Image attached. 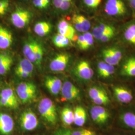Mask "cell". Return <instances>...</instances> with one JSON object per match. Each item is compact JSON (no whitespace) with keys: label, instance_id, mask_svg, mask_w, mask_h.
<instances>
[{"label":"cell","instance_id":"83f0119b","mask_svg":"<svg viewBox=\"0 0 135 135\" xmlns=\"http://www.w3.org/2000/svg\"><path fill=\"white\" fill-rule=\"evenodd\" d=\"M53 42L56 47L63 48L68 47L71 44V41L65 36L58 33L54 36Z\"/></svg>","mask_w":135,"mask_h":135},{"label":"cell","instance_id":"f546056e","mask_svg":"<svg viewBox=\"0 0 135 135\" xmlns=\"http://www.w3.org/2000/svg\"><path fill=\"white\" fill-rule=\"evenodd\" d=\"M44 55V50L42 46L38 43L37 42L35 46V57L36 62L35 64L36 65L40 66L42 63Z\"/></svg>","mask_w":135,"mask_h":135},{"label":"cell","instance_id":"ba28073f","mask_svg":"<svg viewBox=\"0 0 135 135\" xmlns=\"http://www.w3.org/2000/svg\"><path fill=\"white\" fill-rule=\"evenodd\" d=\"M69 60L70 56L68 54H59L51 61L49 67L54 72H63L67 67Z\"/></svg>","mask_w":135,"mask_h":135},{"label":"cell","instance_id":"8992f818","mask_svg":"<svg viewBox=\"0 0 135 135\" xmlns=\"http://www.w3.org/2000/svg\"><path fill=\"white\" fill-rule=\"evenodd\" d=\"M0 105L12 109L19 107L18 98L11 88H5L0 93Z\"/></svg>","mask_w":135,"mask_h":135},{"label":"cell","instance_id":"d590c367","mask_svg":"<svg viewBox=\"0 0 135 135\" xmlns=\"http://www.w3.org/2000/svg\"><path fill=\"white\" fill-rule=\"evenodd\" d=\"M9 6V2L8 0H0V16L5 15Z\"/></svg>","mask_w":135,"mask_h":135},{"label":"cell","instance_id":"ffe728a7","mask_svg":"<svg viewBox=\"0 0 135 135\" xmlns=\"http://www.w3.org/2000/svg\"><path fill=\"white\" fill-rule=\"evenodd\" d=\"M13 43L12 34L10 31L2 26L0 27V49H7Z\"/></svg>","mask_w":135,"mask_h":135},{"label":"cell","instance_id":"9c48e42d","mask_svg":"<svg viewBox=\"0 0 135 135\" xmlns=\"http://www.w3.org/2000/svg\"><path fill=\"white\" fill-rule=\"evenodd\" d=\"M63 101H72L80 96V90L71 82L66 81L62 85L61 90Z\"/></svg>","mask_w":135,"mask_h":135},{"label":"cell","instance_id":"e575fe53","mask_svg":"<svg viewBox=\"0 0 135 135\" xmlns=\"http://www.w3.org/2000/svg\"><path fill=\"white\" fill-rule=\"evenodd\" d=\"M71 135H96L93 131L88 129H79L71 132Z\"/></svg>","mask_w":135,"mask_h":135},{"label":"cell","instance_id":"7c38bea8","mask_svg":"<svg viewBox=\"0 0 135 135\" xmlns=\"http://www.w3.org/2000/svg\"><path fill=\"white\" fill-rule=\"evenodd\" d=\"M90 112L93 121L98 124L105 123L110 117L109 112L101 106L97 105L93 107Z\"/></svg>","mask_w":135,"mask_h":135},{"label":"cell","instance_id":"ac0fdd59","mask_svg":"<svg viewBox=\"0 0 135 135\" xmlns=\"http://www.w3.org/2000/svg\"><path fill=\"white\" fill-rule=\"evenodd\" d=\"M120 74L126 77H135V57L127 59L122 66Z\"/></svg>","mask_w":135,"mask_h":135},{"label":"cell","instance_id":"e0dca14e","mask_svg":"<svg viewBox=\"0 0 135 135\" xmlns=\"http://www.w3.org/2000/svg\"><path fill=\"white\" fill-rule=\"evenodd\" d=\"M113 92L117 100L122 103L128 104L133 100V97L131 92L123 87H115Z\"/></svg>","mask_w":135,"mask_h":135},{"label":"cell","instance_id":"5bb4252c","mask_svg":"<svg viewBox=\"0 0 135 135\" xmlns=\"http://www.w3.org/2000/svg\"><path fill=\"white\" fill-rule=\"evenodd\" d=\"M72 22L75 30L79 32L86 33L88 32L91 28L90 22L81 15H74Z\"/></svg>","mask_w":135,"mask_h":135},{"label":"cell","instance_id":"b9f144b4","mask_svg":"<svg viewBox=\"0 0 135 135\" xmlns=\"http://www.w3.org/2000/svg\"><path fill=\"white\" fill-rule=\"evenodd\" d=\"M10 57L9 55L6 54H0V65L3 63L6 59Z\"/></svg>","mask_w":135,"mask_h":135},{"label":"cell","instance_id":"5b68a950","mask_svg":"<svg viewBox=\"0 0 135 135\" xmlns=\"http://www.w3.org/2000/svg\"><path fill=\"white\" fill-rule=\"evenodd\" d=\"M21 128L24 131H31L37 128L39 121L36 115L31 109H28L22 113L20 118Z\"/></svg>","mask_w":135,"mask_h":135},{"label":"cell","instance_id":"d6986e66","mask_svg":"<svg viewBox=\"0 0 135 135\" xmlns=\"http://www.w3.org/2000/svg\"><path fill=\"white\" fill-rule=\"evenodd\" d=\"M78 46L82 50H87L90 48L94 44V37L90 32L84 33L79 36L77 40Z\"/></svg>","mask_w":135,"mask_h":135},{"label":"cell","instance_id":"7bdbcfd3","mask_svg":"<svg viewBox=\"0 0 135 135\" xmlns=\"http://www.w3.org/2000/svg\"><path fill=\"white\" fill-rule=\"evenodd\" d=\"M63 0H53V4L57 9H60Z\"/></svg>","mask_w":135,"mask_h":135},{"label":"cell","instance_id":"ee69618b","mask_svg":"<svg viewBox=\"0 0 135 135\" xmlns=\"http://www.w3.org/2000/svg\"><path fill=\"white\" fill-rule=\"evenodd\" d=\"M43 2H44V3L47 5V6H48L50 2V0H43Z\"/></svg>","mask_w":135,"mask_h":135},{"label":"cell","instance_id":"4dcf8cb0","mask_svg":"<svg viewBox=\"0 0 135 135\" xmlns=\"http://www.w3.org/2000/svg\"><path fill=\"white\" fill-rule=\"evenodd\" d=\"M13 64V59L9 57L0 65V75H3L9 71Z\"/></svg>","mask_w":135,"mask_h":135},{"label":"cell","instance_id":"ab89813d","mask_svg":"<svg viewBox=\"0 0 135 135\" xmlns=\"http://www.w3.org/2000/svg\"><path fill=\"white\" fill-rule=\"evenodd\" d=\"M71 132L69 130H57L54 135H71Z\"/></svg>","mask_w":135,"mask_h":135},{"label":"cell","instance_id":"6da1fadb","mask_svg":"<svg viewBox=\"0 0 135 135\" xmlns=\"http://www.w3.org/2000/svg\"><path fill=\"white\" fill-rule=\"evenodd\" d=\"M38 110L44 120L55 125L58 120V115L55 104L50 98H44L39 103Z\"/></svg>","mask_w":135,"mask_h":135},{"label":"cell","instance_id":"4316f807","mask_svg":"<svg viewBox=\"0 0 135 135\" xmlns=\"http://www.w3.org/2000/svg\"><path fill=\"white\" fill-rule=\"evenodd\" d=\"M61 118L64 125L66 126L71 125L74 123V112L68 107L63 108L61 112Z\"/></svg>","mask_w":135,"mask_h":135},{"label":"cell","instance_id":"30bf717a","mask_svg":"<svg viewBox=\"0 0 135 135\" xmlns=\"http://www.w3.org/2000/svg\"><path fill=\"white\" fill-rule=\"evenodd\" d=\"M34 71L33 63L26 58L22 59L15 69L16 74L20 78H27L32 76Z\"/></svg>","mask_w":135,"mask_h":135},{"label":"cell","instance_id":"3957f363","mask_svg":"<svg viewBox=\"0 0 135 135\" xmlns=\"http://www.w3.org/2000/svg\"><path fill=\"white\" fill-rule=\"evenodd\" d=\"M16 93L21 101L26 104L33 101L36 99L37 89L33 83L22 82L17 87Z\"/></svg>","mask_w":135,"mask_h":135},{"label":"cell","instance_id":"d6a6232c","mask_svg":"<svg viewBox=\"0 0 135 135\" xmlns=\"http://www.w3.org/2000/svg\"><path fill=\"white\" fill-rule=\"evenodd\" d=\"M84 5L87 8L95 10L101 5L102 0H82Z\"/></svg>","mask_w":135,"mask_h":135},{"label":"cell","instance_id":"1f68e13d","mask_svg":"<svg viewBox=\"0 0 135 135\" xmlns=\"http://www.w3.org/2000/svg\"><path fill=\"white\" fill-rule=\"evenodd\" d=\"M88 94L89 96L92 100L106 94V92L99 88L94 87L91 88L89 90Z\"/></svg>","mask_w":135,"mask_h":135},{"label":"cell","instance_id":"2e32d148","mask_svg":"<svg viewBox=\"0 0 135 135\" xmlns=\"http://www.w3.org/2000/svg\"><path fill=\"white\" fill-rule=\"evenodd\" d=\"M44 83L49 91L53 95H57L61 92L63 85L61 80L54 76L46 77Z\"/></svg>","mask_w":135,"mask_h":135},{"label":"cell","instance_id":"f35d334b","mask_svg":"<svg viewBox=\"0 0 135 135\" xmlns=\"http://www.w3.org/2000/svg\"><path fill=\"white\" fill-rule=\"evenodd\" d=\"M33 3L36 7L41 9H45L48 7L44 3L43 0H33Z\"/></svg>","mask_w":135,"mask_h":135},{"label":"cell","instance_id":"52a82bcc","mask_svg":"<svg viewBox=\"0 0 135 135\" xmlns=\"http://www.w3.org/2000/svg\"><path fill=\"white\" fill-rule=\"evenodd\" d=\"M102 55L104 62L115 66L121 61L123 54L118 48L109 47L103 50Z\"/></svg>","mask_w":135,"mask_h":135},{"label":"cell","instance_id":"d4e9b609","mask_svg":"<svg viewBox=\"0 0 135 135\" xmlns=\"http://www.w3.org/2000/svg\"><path fill=\"white\" fill-rule=\"evenodd\" d=\"M74 113L75 124L80 127L84 125L87 119L86 112L85 109L81 106L76 107Z\"/></svg>","mask_w":135,"mask_h":135},{"label":"cell","instance_id":"60d3db41","mask_svg":"<svg viewBox=\"0 0 135 135\" xmlns=\"http://www.w3.org/2000/svg\"><path fill=\"white\" fill-rule=\"evenodd\" d=\"M127 4L135 13V0H126Z\"/></svg>","mask_w":135,"mask_h":135},{"label":"cell","instance_id":"8d00e7d4","mask_svg":"<svg viewBox=\"0 0 135 135\" xmlns=\"http://www.w3.org/2000/svg\"><path fill=\"white\" fill-rule=\"evenodd\" d=\"M115 32L116 31H112V32H109L104 33L102 36L99 41H100L103 43H105L109 41L110 40L113 38V37L115 35Z\"/></svg>","mask_w":135,"mask_h":135},{"label":"cell","instance_id":"7a4b0ae2","mask_svg":"<svg viewBox=\"0 0 135 135\" xmlns=\"http://www.w3.org/2000/svg\"><path fill=\"white\" fill-rule=\"evenodd\" d=\"M127 4L124 0H106L104 11L109 17H123L129 12Z\"/></svg>","mask_w":135,"mask_h":135},{"label":"cell","instance_id":"f1b7e54d","mask_svg":"<svg viewBox=\"0 0 135 135\" xmlns=\"http://www.w3.org/2000/svg\"><path fill=\"white\" fill-rule=\"evenodd\" d=\"M121 120L128 127L135 130V114L126 112L121 116Z\"/></svg>","mask_w":135,"mask_h":135},{"label":"cell","instance_id":"8fae6325","mask_svg":"<svg viewBox=\"0 0 135 135\" xmlns=\"http://www.w3.org/2000/svg\"><path fill=\"white\" fill-rule=\"evenodd\" d=\"M58 32L67 37L71 41L77 40L78 37L76 33V30L74 26L65 20H61L58 25Z\"/></svg>","mask_w":135,"mask_h":135},{"label":"cell","instance_id":"74e56055","mask_svg":"<svg viewBox=\"0 0 135 135\" xmlns=\"http://www.w3.org/2000/svg\"><path fill=\"white\" fill-rule=\"evenodd\" d=\"M72 1L73 0H63L60 9L64 11L68 10L72 5Z\"/></svg>","mask_w":135,"mask_h":135},{"label":"cell","instance_id":"9a60e30c","mask_svg":"<svg viewBox=\"0 0 135 135\" xmlns=\"http://www.w3.org/2000/svg\"><path fill=\"white\" fill-rule=\"evenodd\" d=\"M14 121L10 115L4 113H0V133L2 134H10L14 129Z\"/></svg>","mask_w":135,"mask_h":135},{"label":"cell","instance_id":"4fadbf2b","mask_svg":"<svg viewBox=\"0 0 135 135\" xmlns=\"http://www.w3.org/2000/svg\"><path fill=\"white\" fill-rule=\"evenodd\" d=\"M78 77L84 80H89L94 75V72L90 64L86 61H81L78 63L75 68Z\"/></svg>","mask_w":135,"mask_h":135},{"label":"cell","instance_id":"484cf974","mask_svg":"<svg viewBox=\"0 0 135 135\" xmlns=\"http://www.w3.org/2000/svg\"><path fill=\"white\" fill-rule=\"evenodd\" d=\"M52 26L51 24L45 21L38 22L35 25L34 32L36 34L40 37L46 36L51 32Z\"/></svg>","mask_w":135,"mask_h":135},{"label":"cell","instance_id":"44dd1931","mask_svg":"<svg viewBox=\"0 0 135 135\" xmlns=\"http://www.w3.org/2000/svg\"><path fill=\"white\" fill-rule=\"evenodd\" d=\"M97 70L100 77L104 78L109 77L115 72L114 66L106 63L104 61L99 62L98 64Z\"/></svg>","mask_w":135,"mask_h":135},{"label":"cell","instance_id":"836d02e7","mask_svg":"<svg viewBox=\"0 0 135 135\" xmlns=\"http://www.w3.org/2000/svg\"><path fill=\"white\" fill-rule=\"evenodd\" d=\"M92 101L97 105L101 106L108 104L110 102V99L106 93L94 100H92Z\"/></svg>","mask_w":135,"mask_h":135},{"label":"cell","instance_id":"277c9868","mask_svg":"<svg viewBox=\"0 0 135 135\" xmlns=\"http://www.w3.org/2000/svg\"><path fill=\"white\" fill-rule=\"evenodd\" d=\"M32 14L27 10L18 8L11 15V21L17 28L22 29L29 24Z\"/></svg>","mask_w":135,"mask_h":135},{"label":"cell","instance_id":"7402d4cb","mask_svg":"<svg viewBox=\"0 0 135 135\" xmlns=\"http://www.w3.org/2000/svg\"><path fill=\"white\" fill-rule=\"evenodd\" d=\"M36 43L37 42L34 40H30L25 43L23 49V52L25 58L34 64H35L36 62L35 50Z\"/></svg>","mask_w":135,"mask_h":135},{"label":"cell","instance_id":"cb8c5ba5","mask_svg":"<svg viewBox=\"0 0 135 135\" xmlns=\"http://www.w3.org/2000/svg\"><path fill=\"white\" fill-rule=\"evenodd\" d=\"M124 38L129 44L135 47V23L127 25L124 30Z\"/></svg>","mask_w":135,"mask_h":135},{"label":"cell","instance_id":"603a6c76","mask_svg":"<svg viewBox=\"0 0 135 135\" xmlns=\"http://www.w3.org/2000/svg\"><path fill=\"white\" fill-rule=\"evenodd\" d=\"M116 31L115 29L111 25L102 23L95 26L92 30V35L94 38L100 40L102 36L107 32Z\"/></svg>","mask_w":135,"mask_h":135}]
</instances>
